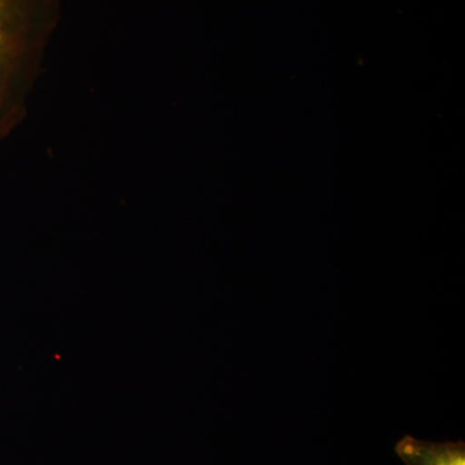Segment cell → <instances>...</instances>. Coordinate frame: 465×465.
<instances>
[{
    "label": "cell",
    "mask_w": 465,
    "mask_h": 465,
    "mask_svg": "<svg viewBox=\"0 0 465 465\" xmlns=\"http://www.w3.org/2000/svg\"><path fill=\"white\" fill-rule=\"evenodd\" d=\"M23 0H0V99L24 48Z\"/></svg>",
    "instance_id": "1"
},
{
    "label": "cell",
    "mask_w": 465,
    "mask_h": 465,
    "mask_svg": "<svg viewBox=\"0 0 465 465\" xmlns=\"http://www.w3.org/2000/svg\"><path fill=\"white\" fill-rule=\"evenodd\" d=\"M397 455L406 465H465V443L428 442L405 436L396 445Z\"/></svg>",
    "instance_id": "2"
}]
</instances>
